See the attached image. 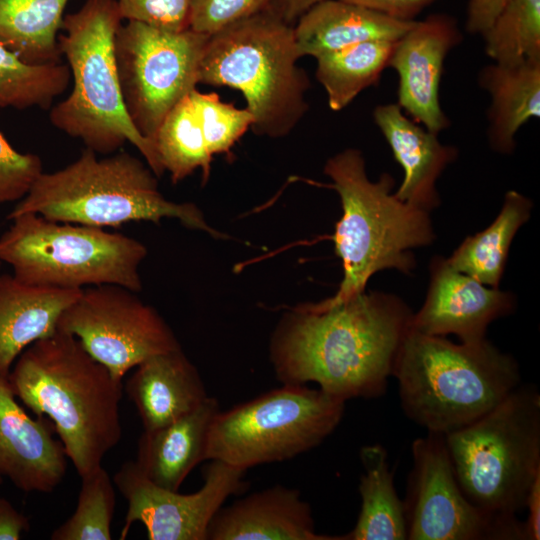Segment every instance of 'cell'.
Instances as JSON below:
<instances>
[{
	"label": "cell",
	"mask_w": 540,
	"mask_h": 540,
	"mask_svg": "<svg viewBox=\"0 0 540 540\" xmlns=\"http://www.w3.org/2000/svg\"><path fill=\"white\" fill-rule=\"evenodd\" d=\"M413 313L397 296L363 292L341 303L303 304L284 317L270 345L282 384L316 383L343 401L386 391Z\"/></svg>",
	"instance_id": "obj_1"
},
{
	"label": "cell",
	"mask_w": 540,
	"mask_h": 540,
	"mask_svg": "<svg viewBox=\"0 0 540 540\" xmlns=\"http://www.w3.org/2000/svg\"><path fill=\"white\" fill-rule=\"evenodd\" d=\"M13 394L54 425L77 473L102 464L121 439L122 380L71 334L56 331L24 349L8 375Z\"/></svg>",
	"instance_id": "obj_2"
},
{
	"label": "cell",
	"mask_w": 540,
	"mask_h": 540,
	"mask_svg": "<svg viewBox=\"0 0 540 540\" xmlns=\"http://www.w3.org/2000/svg\"><path fill=\"white\" fill-rule=\"evenodd\" d=\"M401 407L428 433L477 420L521 383L516 360L486 338L456 344L410 328L393 365Z\"/></svg>",
	"instance_id": "obj_3"
},
{
	"label": "cell",
	"mask_w": 540,
	"mask_h": 540,
	"mask_svg": "<svg viewBox=\"0 0 540 540\" xmlns=\"http://www.w3.org/2000/svg\"><path fill=\"white\" fill-rule=\"evenodd\" d=\"M324 173L343 211L332 236L343 279L335 295L321 301L332 305L365 292L369 279L381 270L410 273L415 267L411 249L429 245L435 235L428 211L392 193L391 175L368 178L360 150L348 148L332 156Z\"/></svg>",
	"instance_id": "obj_4"
},
{
	"label": "cell",
	"mask_w": 540,
	"mask_h": 540,
	"mask_svg": "<svg viewBox=\"0 0 540 540\" xmlns=\"http://www.w3.org/2000/svg\"><path fill=\"white\" fill-rule=\"evenodd\" d=\"M24 213L99 228L175 218L188 228L223 236L207 224L195 204L166 199L150 167L124 151L98 158L85 148L66 167L43 172L7 218Z\"/></svg>",
	"instance_id": "obj_5"
},
{
	"label": "cell",
	"mask_w": 540,
	"mask_h": 540,
	"mask_svg": "<svg viewBox=\"0 0 540 540\" xmlns=\"http://www.w3.org/2000/svg\"><path fill=\"white\" fill-rule=\"evenodd\" d=\"M122 20L116 0H86L64 16L58 45L73 87L51 108L49 118L54 127L96 153L111 154L131 143L159 177L164 170L155 146L136 129L123 102L114 52Z\"/></svg>",
	"instance_id": "obj_6"
},
{
	"label": "cell",
	"mask_w": 540,
	"mask_h": 540,
	"mask_svg": "<svg viewBox=\"0 0 540 540\" xmlns=\"http://www.w3.org/2000/svg\"><path fill=\"white\" fill-rule=\"evenodd\" d=\"M299 58L294 25L265 10L209 37L199 84L240 91L253 117L250 129L281 138L309 109L310 81L297 64Z\"/></svg>",
	"instance_id": "obj_7"
},
{
	"label": "cell",
	"mask_w": 540,
	"mask_h": 540,
	"mask_svg": "<svg viewBox=\"0 0 540 540\" xmlns=\"http://www.w3.org/2000/svg\"><path fill=\"white\" fill-rule=\"evenodd\" d=\"M464 495L487 514L516 519L540 473V394L519 385L472 423L444 435Z\"/></svg>",
	"instance_id": "obj_8"
},
{
	"label": "cell",
	"mask_w": 540,
	"mask_h": 540,
	"mask_svg": "<svg viewBox=\"0 0 540 540\" xmlns=\"http://www.w3.org/2000/svg\"><path fill=\"white\" fill-rule=\"evenodd\" d=\"M11 221L0 236V260L12 267L19 281L55 289L114 284L141 290L139 267L147 249L137 239L34 213Z\"/></svg>",
	"instance_id": "obj_9"
},
{
	"label": "cell",
	"mask_w": 540,
	"mask_h": 540,
	"mask_svg": "<svg viewBox=\"0 0 540 540\" xmlns=\"http://www.w3.org/2000/svg\"><path fill=\"white\" fill-rule=\"evenodd\" d=\"M344 410L345 401L320 388L283 384L219 411L209 429L205 460L247 471L293 458L325 440Z\"/></svg>",
	"instance_id": "obj_10"
},
{
	"label": "cell",
	"mask_w": 540,
	"mask_h": 540,
	"mask_svg": "<svg viewBox=\"0 0 540 540\" xmlns=\"http://www.w3.org/2000/svg\"><path fill=\"white\" fill-rule=\"evenodd\" d=\"M208 35L191 28L167 31L140 22L119 27L114 52L126 111L153 143L169 111L199 84Z\"/></svg>",
	"instance_id": "obj_11"
},
{
	"label": "cell",
	"mask_w": 540,
	"mask_h": 540,
	"mask_svg": "<svg viewBox=\"0 0 540 540\" xmlns=\"http://www.w3.org/2000/svg\"><path fill=\"white\" fill-rule=\"evenodd\" d=\"M136 293L114 284L86 287L57 323L58 331L79 339L121 380L147 358L181 348L164 319Z\"/></svg>",
	"instance_id": "obj_12"
},
{
	"label": "cell",
	"mask_w": 540,
	"mask_h": 540,
	"mask_svg": "<svg viewBox=\"0 0 540 540\" xmlns=\"http://www.w3.org/2000/svg\"><path fill=\"white\" fill-rule=\"evenodd\" d=\"M411 450L403 501L408 540H526L523 522L487 514L464 495L444 435L428 433Z\"/></svg>",
	"instance_id": "obj_13"
},
{
	"label": "cell",
	"mask_w": 540,
	"mask_h": 540,
	"mask_svg": "<svg viewBox=\"0 0 540 540\" xmlns=\"http://www.w3.org/2000/svg\"><path fill=\"white\" fill-rule=\"evenodd\" d=\"M204 482L195 493L180 494L152 483L134 461L125 462L113 483L127 500L128 508L120 539L140 522L150 540H206L210 522L227 498L243 492L245 470L210 460Z\"/></svg>",
	"instance_id": "obj_14"
},
{
	"label": "cell",
	"mask_w": 540,
	"mask_h": 540,
	"mask_svg": "<svg viewBox=\"0 0 540 540\" xmlns=\"http://www.w3.org/2000/svg\"><path fill=\"white\" fill-rule=\"evenodd\" d=\"M461 39L453 18L430 15L415 20L396 40L388 62L398 75L397 104L411 119L437 135L450 123L439 97L444 61Z\"/></svg>",
	"instance_id": "obj_15"
},
{
	"label": "cell",
	"mask_w": 540,
	"mask_h": 540,
	"mask_svg": "<svg viewBox=\"0 0 540 540\" xmlns=\"http://www.w3.org/2000/svg\"><path fill=\"white\" fill-rule=\"evenodd\" d=\"M430 274L425 301L411 320V328L420 333L454 334L461 342L479 341L492 321L514 307L512 294L455 270L443 257L431 261Z\"/></svg>",
	"instance_id": "obj_16"
},
{
	"label": "cell",
	"mask_w": 540,
	"mask_h": 540,
	"mask_svg": "<svg viewBox=\"0 0 540 540\" xmlns=\"http://www.w3.org/2000/svg\"><path fill=\"white\" fill-rule=\"evenodd\" d=\"M52 422L32 418L0 376V478L24 492H52L66 473V453Z\"/></svg>",
	"instance_id": "obj_17"
},
{
	"label": "cell",
	"mask_w": 540,
	"mask_h": 540,
	"mask_svg": "<svg viewBox=\"0 0 540 540\" xmlns=\"http://www.w3.org/2000/svg\"><path fill=\"white\" fill-rule=\"evenodd\" d=\"M206 540H342L315 531L309 503L298 490L275 485L221 507Z\"/></svg>",
	"instance_id": "obj_18"
},
{
	"label": "cell",
	"mask_w": 540,
	"mask_h": 540,
	"mask_svg": "<svg viewBox=\"0 0 540 540\" xmlns=\"http://www.w3.org/2000/svg\"><path fill=\"white\" fill-rule=\"evenodd\" d=\"M373 119L404 171L395 196L430 212L440 203L436 181L456 159L457 149L442 144L437 134L407 117L397 103L377 105Z\"/></svg>",
	"instance_id": "obj_19"
},
{
	"label": "cell",
	"mask_w": 540,
	"mask_h": 540,
	"mask_svg": "<svg viewBox=\"0 0 540 540\" xmlns=\"http://www.w3.org/2000/svg\"><path fill=\"white\" fill-rule=\"evenodd\" d=\"M135 368L127 380L126 392L144 430L179 419L208 397L196 367L181 348L151 356Z\"/></svg>",
	"instance_id": "obj_20"
},
{
	"label": "cell",
	"mask_w": 540,
	"mask_h": 540,
	"mask_svg": "<svg viewBox=\"0 0 540 540\" xmlns=\"http://www.w3.org/2000/svg\"><path fill=\"white\" fill-rule=\"evenodd\" d=\"M415 20H400L344 0H322L294 24L300 57L314 58L371 40H398Z\"/></svg>",
	"instance_id": "obj_21"
},
{
	"label": "cell",
	"mask_w": 540,
	"mask_h": 540,
	"mask_svg": "<svg viewBox=\"0 0 540 540\" xmlns=\"http://www.w3.org/2000/svg\"><path fill=\"white\" fill-rule=\"evenodd\" d=\"M220 411L207 397L197 408L154 430H144L138 440L136 466L152 483L178 491L188 474L205 460L208 433Z\"/></svg>",
	"instance_id": "obj_22"
},
{
	"label": "cell",
	"mask_w": 540,
	"mask_h": 540,
	"mask_svg": "<svg viewBox=\"0 0 540 540\" xmlns=\"http://www.w3.org/2000/svg\"><path fill=\"white\" fill-rule=\"evenodd\" d=\"M81 291L38 287L0 275V376L8 378L24 349L57 331L61 314Z\"/></svg>",
	"instance_id": "obj_23"
},
{
	"label": "cell",
	"mask_w": 540,
	"mask_h": 540,
	"mask_svg": "<svg viewBox=\"0 0 540 540\" xmlns=\"http://www.w3.org/2000/svg\"><path fill=\"white\" fill-rule=\"evenodd\" d=\"M479 85L490 96L488 139L499 153L515 148L518 130L540 116V57L513 63L493 62L479 74Z\"/></svg>",
	"instance_id": "obj_24"
},
{
	"label": "cell",
	"mask_w": 540,
	"mask_h": 540,
	"mask_svg": "<svg viewBox=\"0 0 540 540\" xmlns=\"http://www.w3.org/2000/svg\"><path fill=\"white\" fill-rule=\"evenodd\" d=\"M364 473L360 477L361 508L352 531L342 540L407 539L403 501L396 493L386 449L379 445L360 450Z\"/></svg>",
	"instance_id": "obj_25"
},
{
	"label": "cell",
	"mask_w": 540,
	"mask_h": 540,
	"mask_svg": "<svg viewBox=\"0 0 540 540\" xmlns=\"http://www.w3.org/2000/svg\"><path fill=\"white\" fill-rule=\"evenodd\" d=\"M69 0H0V42L29 64L60 62L58 31Z\"/></svg>",
	"instance_id": "obj_26"
},
{
	"label": "cell",
	"mask_w": 540,
	"mask_h": 540,
	"mask_svg": "<svg viewBox=\"0 0 540 540\" xmlns=\"http://www.w3.org/2000/svg\"><path fill=\"white\" fill-rule=\"evenodd\" d=\"M531 208L528 198L515 190L508 191L496 219L483 231L467 237L447 259L449 265L484 285L498 288L512 240L529 219Z\"/></svg>",
	"instance_id": "obj_27"
},
{
	"label": "cell",
	"mask_w": 540,
	"mask_h": 540,
	"mask_svg": "<svg viewBox=\"0 0 540 540\" xmlns=\"http://www.w3.org/2000/svg\"><path fill=\"white\" fill-rule=\"evenodd\" d=\"M396 40H371L316 57L315 76L333 111L348 106L388 68Z\"/></svg>",
	"instance_id": "obj_28"
},
{
	"label": "cell",
	"mask_w": 540,
	"mask_h": 540,
	"mask_svg": "<svg viewBox=\"0 0 540 540\" xmlns=\"http://www.w3.org/2000/svg\"><path fill=\"white\" fill-rule=\"evenodd\" d=\"M190 93L169 111L153 139L161 166L164 172H169L173 183L182 181L198 168L204 183L210 174L212 155Z\"/></svg>",
	"instance_id": "obj_29"
},
{
	"label": "cell",
	"mask_w": 540,
	"mask_h": 540,
	"mask_svg": "<svg viewBox=\"0 0 540 540\" xmlns=\"http://www.w3.org/2000/svg\"><path fill=\"white\" fill-rule=\"evenodd\" d=\"M70 82L67 64H29L0 42V108L48 109Z\"/></svg>",
	"instance_id": "obj_30"
},
{
	"label": "cell",
	"mask_w": 540,
	"mask_h": 540,
	"mask_svg": "<svg viewBox=\"0 0 540 540\" xmlns=\"http://www.w3.org/2000/svg\"><path fill=\"white\" fill-rule=\"evenodd\" d=\"M482 37L493 62L540 57V0H507Z\"/></svg>",
	"instance_id": "obj_31"
},
{
	"label": "cell",
	"mask_w": 540,
	"mask_h": 540,
	"mask_svg": "<svg viewBox=\"0 0 540 540\" xmlns=\"http://www.w3.org/2000/svg\"><path fill=\"white\" fill-rule=\"evenodd\" d=\"M74 513L51 534L52 540H110L116 495L113 480L101 466L81 477Z\"/></svg>",
	"instance_id": "obj_32"
},
{
	"label": "cell",
	"mask_w": 540,
	"mask_h": 540,
	"mask_svg": "<svg viewBox=\"0 0 540 540\" xmlns=\"http://www.w3.org/2000/svg\"><path fill=\"white\" fill-rule=\"evenodd\" d=\"M203 131L208 151L229 153L233 145L251 128L253 117L246 109L220 100L215 93H190Z\"/></svg>",
	"instance_id": "obj_33"
},
{
	"label": "cell",
	"mask_w": 540,
	"mask_h": 540,
	"mask_svg": "<svg viewBox=\"0 0 540 540\" xmlns=\"http://www.w3.org/2000/svg\"><path fill=\"white\" fill-rule=\"evenodd\" d=\"M273 0H191L189 28L212 36L224 28L261 13Z\"/></svg>",
	"instance_id": "obj_34"
},
{
	"label": "cell",
	"mask_w": 540,
	"mask_h": 540,
	"mask_svg": "<svg viewBox=\"0 0 540 540\" xmlns=\"http://www.w3.org/2000/svg\"><path fill=\"white\" fill-rule=\"evenodd\" d=\"M42 173L40 157L18 152L0 131V203L23 199Z\"/></svg>",
	"instance_id": "obj_35"
},
{
	"label": "cell",
	"mask_w": 540,
	"mask_h": 540,
	"mask_svg": "<svg viewBox=\"0 0 540 540\" xmlns=\"http://www.w3.org/2000/svg\"><path fill=\"white\" fill-rule=\"evenodd\" d=\"M122 19L167 31L189 28L191 0H116Z\"/></svg>",
	"instance_id": "obj_36"
},
{
	"label": "cell",
	"mask_w": 540,
	"mask_h": 540,
	"mask_svg": "<svg viewBox=\"0 0 540 540\" xmlns=\"http://www.w3.org/2000/svg\"><path fill=\"white\" fill-rule=\"evenodd\" d=\"M400 20H415L424 8L437 0H344Z\"/></svg>",
	"instance_id": "obj_37"
},
{
	"label": "cell",
	"mask_w": 540,
	"mask_h": 540,
	"mask_svg": "<svg viewBox=\"0 0 540 540\" xmlns=\"http://www.w3.org/2000/svg\"><path fill=\"white\" fill-rule=\"evenodd\" d=\"M507 0H469L466 29L483 34L493 23Z\"/></svg>",
	"instance_id": "obj_38"
},
{
	"label": "cell",
	"mask_w": 540,
	"mask_h": 540,
	"mask_svg": "<svg viewBox=\"0 0 540 540\" xmlns=\"http://www.w3.org/2000/svg\"><path fill=\"white\" fill-rule=\"evenodd\" d=\"M29 528L28 518L0 496V540H18Z\"/></svg>",
	"instance_id": "obj_39"
},
{
	"label": "cell",
	"mask_w": 540,
	"mask_h": 540,
	"mask_svg": "<svg viewBox=\"0 0 540 540\" xmlns=\"http://www.w3.org/2000/svg\"><path fill=\"white\" fill-rule=\"evenodd\" d=\"M527 519L523 522L526 540L540 539V473L535 477L525 500Z\"/></svg>",
	"instance_id": "obj_40"
},
{
	"label": "cell",
	"mask_w": 540,
	"mask_h": 540,
	"mask_svg": "<svg viewBox=\"0 0 540 540\" xmlns=\"http://www.w3.org/2000/svg\"><path fill=\"white\" fill-rule=\"evenodd\" d=\"M320 1L322 0H273L267 10L286 23L294 25L309 8Z\"/></svg>",
	"instance_id": "obj_41"
},
{
	"label": "cell",
	"mask_w": 540,
	"mask_h": 540,
	"mask_svg": "<svg viewBox=\"0 0 540 540\" xmlns=\"http://www.w3.org/2000/svg\"><path fill=\"white\" fill-rule=\"evenodd\" d=\"M2 480H3V479L0 478V484L2 483Z\"/></svg>",
	"instance_id": "obj_42"
},
{
	"label": "cell",
	"mask_w": 540,
	"mask_h": 540,
	"mask_svg": "<svg viewBox=\"0 0 540 540\" xmlns=\"http://www.w3.org/2000/svg\"><path fill=\"white\" fill-rule=\"evenodd\" d=\"M1 263H2V262H1V260H0V267H1Z\"/></svg>",
	"instance_id": "obj_43"
}]
</instances>
